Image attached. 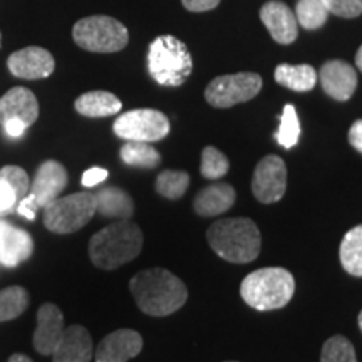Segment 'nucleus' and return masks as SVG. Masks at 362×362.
Masks as SVG:
<instances>
[{
  "mask_svg": "<svg viewBox=\"0 0 362 362\" xmlns=\"http://www.w3.org/2000/svg\"><path fill=\"white\" fill-rule=\"evenodd\" d=\"M107 176H110V171L104 170V168H99V166H94V168H89L88 171H84L81 183H83V187H86V188H93V187H96V185L103 183Z\"/></svg>",
  "mask_w": 362,
  "mask_h": 362,
  "instance_id": "obj_36",
  "label": "nucleus"
},
{
  "mask_svg": "<svg viewBox=\"0 0 362 362\" xmlns=\"http://www.w3.org/2000/svg\"><path fill=\"white\" fill-rule=\"evenodd\" d=\"M8 362H34V361L25 354H12L11 359H8Z\"/></svg>",
  "mask_w": 362,
  "mask_h": 362,
  "instance_id": "obj_40",
  "label": "nucleus"
},
{
  "mask_svg": "<svg viewBox=\"0 0 362 362\" xmlns=\"http://www.w3.org/2000/svg\"><path fill=\"white\" fill-rule=\"evenodd\" d=\"M296 279L280 267H267L248 274L240 285V296L252 309L265 312L282 309L292 300Z\"/></svg>",
  "mask_w": 362,
  "mask_h": 362,
  "instance_id": "obj_4",
  "label": "nucleus"
},
{
  "mask_svg": "<svg viewBox=\"0 0 362 362\" xmlns=\"http://www.w3.org/2000/svg\"><path fill=\"white\" fill-rule=\"evenodd\" d=\"M94 198H96V214L104 218L129 220L134 214L133 198L121 188H103L94 194Z\"/></svg>",
  "mask_w": 362,
  "mask_h": 362,
  "instance_id": "obj_21",
  "label": "nucleus"
},
{
  "mask_svg": "<svg viewBox=\"0 0 362 362\" xmlns=\"http://www.w3.org/2000/svg\"><path fill=\"white\" fill-rule=\"evenodd\" d=\"M357 320H359V329H361V332H362V310H361V314H359V319H357Z\"/></svg>",
  "mask_w": 362,
  "mask_h": 362,
  "instance_id": "obj_42",
  "label": "nucleus"
},
{
  "mask_svg": "<svg viewBox=\"0 0 362 362\" xmlns=\"http://www.w3.org/2000/svg\"><path fill=\"white\" fill-rule=\"evenodd\" d=\"M76 111L86 117H107L117 115L123 107V103L107 90H90L81 94L74 103Z\"/></svg>",
  "mask_w": 362,
  "mask_h": 362,
  "instance_id": "obj_22",
  "label": "nucleus"
},
{
  "mask_svg": "<svg viewBox=\"0 0 362 362\" xmlns=\"http://www.w3.org/2000/svg\"><path fill=\"white\" fill-rule=\"evenodd\" d=\"M0 44H2V34H0Z\"/></svg>",
  "mask_w": 362,
  "mask_h": 362,
  "instance_id": "obj_43",
  "label": "nucleus"
},
{
  "mask_svg": "<svg viewBox=\"0 0 362 362\" xmlns=\"http://www.w3.org/2000/svg\"><path fill=\"white\" fill-rule=\"evenodd\" d=\"M206 240L220 259L232 264H250L259 257L262 237L250 218H223L210 225Z\"/></svg>",
  "mask_w": 362,
  "mask_h": 362,
  "instance_id": "obj_3",
  "label": "nucleus"
},
{
  "mask_svg": "<svg viewBox=\"0 0 362 362\" xmlns=\"http://www.w3.org/2000/svg\"><path fill=\"white\" fill-rule=\"evenodd\" d=\"M2 128L6 131L8 138L12 139L21 138V136H24V133L27 131V126L24 123H21V121H7V123L2 124Z\"/></svg>",
  "mask_w": 362,
  "mask_h": 362,
  "instance_id": "obj_39",
  "label": "nucleus"
},
{
  "mask_svg": "<svg viewBox=\"0 0 362 362\" xmlns=\"http://www.w3.org/2000/svg\"><path fill=\"white\" fill-rule=\"evenodd\" d=\"M356 66H357V69L362 72V45H361L359 51H357V54H356Z\"/></svg>",
  "mask_w": 362,
  "mask_h": 362,
  "instance_id": "obj_41",
  "label": "nucleus"
},
{
  "mask_svg": "<svg viewBox=\"0 0 362 362\" xmlns=\"http://www.w3.org/2000/svg\"><path fill=\"white\" fill-rule=\"evenodd\" d=\"M262 78L255 72H238L215 78L205 89L208 104L218 110H226L235 104L250 101L260 93Z\"/></svg>",
  "mask_w": 362,
  "mask_h": 362,
  "instance_id": "obj_9",
  "label": "nucleus"
},
{
  "mask_svg": "<svg viewBox=\"0 0 362 362\" xmlns=\"http://www.w3.org/2000/svg\"><path fill=\"white\" fill-rule=\"evenodd\" d=\"M143 248V232L129 220L104 226L89 240L90 262L101 270H115L129 264Z\"/></svg>",
  "mask_w": 362,
  "mask_h": 362,
  "instance_id": "obj_2",
  "label": "nucleus"
},
{
  "mask_svg": "<svg viewBox=\"0 0 362 362\" xmlns=\"http://www.w3.org/2000/svg\"><path fill=\"white\" fill-rule=\"evenodd\" d=\"M319 81L325 94L336 101H347L357 88V72L346 61H327L320 67Z\"/></svg>",
  "mask_w": 362,
  "mask_h": 362,
  "instance_id": "obj_12",
  "label": "nucleus"
},
{
  "mask_svg": "<svg viewBox=\"0 0 362 362\" xmlns=\"http://www.w3.org/2000/svg\"><path fill=\"white\" fill-rule=\"evenodd\" d=\"M29 305V292L21 285L0 291V322H7L22 315Z\"/></svg>",
  "mask_w": 362,
  "mask_h": 362,
  "instance_id": "obj_26",
  "label": "nucleus"
},
{
  "mask_svg": "<svg viewBox=\"0 0 362 362\" xmlns=\"http://www.w3.org/2000/svg\"><path fill=\"white\" fill-rule=\"evenodd\" d=\"M7 66L11 74L16 78L34 81L49 78L56 69V61L47 49L30 45V47H24L11 54Z\"/></svg>",
  "mask_w": 362,
  "mask_h": 362,
  "instance_id": "obj_11",
  "label": "nucleus"
},
{
  "mask_svg": "<svg viewBox=\"0 0 362 362\" xmlns=\"http://www.w3.org/2000/svg\"><path fill=\"white\" fill-rule=\"evenodd\" d=\"M96 215V198L93 193L81 192L56 200L44 206V225L54 233H74L88 225Z\"/></svg>",
  "mask_w": 362,
  "mask_h": 362,
  "instance_id": "obj_7",
  "label": "nucleus"
},
{
  "mask_svg": "<svg viewBox=\"0 0 362 362\" xmlns=\"http://www.w3.org/2000/svg\"><path fill=\"white\" fill-rule=\"evenodd\" d=\"M39 203L35 200V197L33 193H27L22 200L17 203V214L25 216L27 220L34 221L35 220V214H37L39 210Z\"/></svg>",
  "mask_w": 362,
  "mask_h": 362,
  "instance_id": "obj_35",
  "label": "nucleus"
},
{
  "mask_svg": "<svg viewBox=\"0 0 362 362\" xmlns=\"http://www.w3.org/2000/svg\"><path fill=\"white\" fill-rule=\"evenodd\" d=\"M67 181H69V176L64 166L59 161L47 160L37 168V173L30 185V193L35 197L39 206L44 208L61 197L67 187Z\"/></svg>",
  "mask_w": 362,
  "mask_h": 362,
  "instance_id": "obj_15",
  "label": "nucleus"
},
{
  "mask_svg": "<svg viewBox=\"0 0 362 362\" xmlns=\"http://www.w3.org/2000/svg\"><path fill=\"white\" fill-rule=\"evenodd\" d=\"M300 138V123L293 104H285L280 115V126L275 133V141L285 149H291L298 143Z\"/></svg>",
  "mask_w": 362,
  "mask_h": 362,
  "instance_id": "obj_29",
  "label": "nucleus"
},
{
  "mask_svg": "<svg viewBox=\"0 0 362 362\" xmlns=\"http://www.w3.org/2000/svg\"><path fill=\"white\" fill-rule=\"evenodd\" d=\"M112 131L124 141L155 143L168 136L170 121L158 110H133L117 117Z\"/></svg>",
  "mask_w": 362,
  "mask_h": 362,
  "instance_id": "obj_8",
  "label": "nucleus"
},
{
  "mask_svg": "<svg viewBox=\"0 0 362 362\" xmlns=\"http://www.w3.org/2000/svg\"><path fill=\"white\" fill-rule=\"evenodd\" d=\"M329 12L322 0H298L296 19L307 30L320 29L327 22Z\"/></svg>",
  "mask_w": 362,
  "mask_h": 362,
  "instance_id": "obj_28",
  "label": "nucleus"
},
{
  "mask_svg": "<svg viewBox=\"0 0 362 362\" xmlns=\"http://www.w3.org/2000/svg\"><path fill=\"white\" fill-rule=\"evenodd\" d=\"M39 117V103L30 89L12 88L0 98V124L7 121H21L27 128L33 126Z\"/></svg>",
  "mask_w": 362,
  "mask_h": 362,
  "instance_id": "obj_13",
  "label": "nucleus"
},
{
  "mask_svg": "<svg viewBox=\"0 0 362 362\" xmlns=\"http://www.w3.org/2000/svg\"><path fill=\"white\" fill-rule=\"evenodd\" d=\"M181 2L189 12H206L218 6L220 0H181Z\"/></svg>",
  "mask_w": 362,
  "mask_h": 362,
  "instance_id": "obj_37",
  "label": "nucleus"
},
{
  "mask_svg": "<svg viewBox=\"0 0 362 362\" xmlns=\"http://www.w3.org/2000/svg\"><path fill=\"white\" fill-rule=\"evenodd\" d=\"M320 362H357L354 346L344 336L330 337L322 346Z\"/></svg>",
  "mask_w": 362,
  "mask_h": 362,
  "instance_id": "obj_30",
  "label": "nucleus"
},
{
  "mask_svg": "<svg viewBox=\"0 0 362 362\" xmlns=\"http://www.w3.org/2000/svg\"><path fill=\"white\" fill-rule=\"evenodd\" d=\"M349 144L362 155V119H357L349 129Z\"/></svg>",
  "mask_w": 362,
  "mask_h": 362,
  "instance_id": "obj_38",
  "label": "nucleus"
},
{
  "mask_svg": "<svg viewBox=\"0 0 362 362\" xmlns=\"http://www.w3.org/2000/svg\"><path fill=\"white\" fill-rule=\"evenodd\" d=\"M141 349V334L131 329H119L99 342L94 357L96 362H128L138 356Z\"/></svg>",
  "mask_w": 362,
  "mask_h": 362,
  "instance_id": "obj_14",
  "label": "nucleus"
},
{
  "mask_svg": "<svg viewBox=\"0 0 362 362\" xmlns=\"http://www.w3.org/2000/svg\"><path fill=\"white\" fill-rule=\"evenodd\" d=\"M230 163L223 153L214 146L203 148L202 151V166L200 173L206 180H218L228 173Z\"/></svg>",
  "mask_w": 362,
  "mask_h": 362,
  "instance_id": "obj_31",
  "label": "nucleus"
},
{
  "mask_svg": "<svg viewBox=\"0 0 362 362\" xmlns=\"http://www.w3.org/2000/svg\"><path fill=\"white\" fill-rule=\"evenodd\" d=\"M235 198L237 193L232 185L215 183L200 189L193 200V208L200 216H218L233 206Z\"/></svg>",
  "mask_w": 362,
  "mask_h": 362,
  "instance_id": "obj_20",
  "label": "nucleus"
},
{
  "mask_svg": "<svg viewBox=\"0 0 362 362\" xmlns=\"http://www.w3.org/2000/svg\"><path fill=\"white\" fill-rule=\"evenodd\" d=\"M74 42L89 52H117L129 42L128 29L107 16H90L76 22L72 29Z\"/></svg>",
  "mask_w": 362,
  "mask_h": 362,
  "instance_id": "obj_6",
  "label": "nucleus"
},
{
  "mask_svg": "<svg viewBox=\"0 0 362 362\" xmlns=\"http://www.w3.org/2000/svg\"><path fill=\"white\" fill-rule=\"evenodd\" d=\"M119 155L126 165L134 168L153 170L161 163V155L151 146V143L126 141Z\"/></svg>",
  "mask_w": 362,
  "mask_h": 362,
  "instance_id": "obj_25",
  "label": "nucleus"
},
{
  "mask_svg": "<svg viewBox=\"0 0 362 362\" xmlns=\"http://www.w3.org/2000/svg\"><path fill=\"white\" fill-rule=\"evenodd\" d=\"M275 81L287 89L297 90V93H307V90L315 88L317 72L309 64H280L275 69Z\"/></svg>",
  "mask_w": 362,
  "mask_h": 362,
  "instance_id": "obj_23",
  "label": "nucleus"
},
{
  "mask_svg": "<svg viewBox=\"0 0 362 362\" xmlns=\"http://www.w3.org/2000/svg\"><path fill=\"white\" fill-rule=\"evenodd\" d=\"M34 252V240L25 230L0 218V264L17 267L29 260Z\"/></svg>",
  "mask_w": 362,
  "mask_h": 362,
  "instance_id": "obj_16",
  "label": "nucleus"
},
{
  "mask_svg": "<svg viewBox=\"0 0 362 362\" xmlns=\"http://www.w3.org/2000/svg\"><path fill=\"white\" fill-rule=\"evenodd\" d=\"M287 189V166L277 155L262 158L252 178L253 197L260 203L270 205L279 202Z\"/></svg>",
  "mask_w": 362,
  "mask_h": 362,
  "instance_id": "obj_10",
  "label": "nucleus"
},
{
  "mask_svg": "<svg viewBox=\"0 0 362 362\" xmlns=\"http://www.w3.org/2000/svg\"><path fill=\"white\" fill-rule=\"evenodd\" d=\"M226 362H237V361H226Z\"/></svg>",
  "mask_w": 362,
  "mask_h": 362,
  "instance_id": "obj_44",
  "label": "nucleus"
},
{
  "mask_svg": "<svg viewBox=\"0 0 362 362\" xmlns=\"http://www.w3.org/2000/svg\"><path fill=\"white\" fill-rule=\"evenodd\" d=\"M329 13L342 17V19H354L362 13V0H322Z\"/></svg>",
  "mask_w": 362,
  "mask_h": 362,
  "instance_id": "obj_33",
  "label": "nucleus"
},
{
  "mask_svg": "<svg viewBox=\"0 0 362 362\" xmlns=\"http://www.w3.org/2000/svg\"><path fill=\"white\" fill-rule=\"evenodd\" d=\"M260 19L269 30L272 39L279 44H292L297 39V19L288 6L279 0H270L260 8Z\"/></svg>",
  "mask_w": 362,
  "mask_h": 362,
  "instance_id": "obj_18",
  "label": "nucleus"
},
{
  "mask_svg": "<svg viewBox=\"0 0 362 362\" xmlns=\"http://www.w3.org/2000/svg\"><path fill=\"white\" fill-rule=\"evenodd\" d=\"M189 187V175L187 171L165 170L156 178V192L168 200H180Z\"/></svg>",
  "mask_w": 362,
  "mask_h": 362,
  "instance_id": "obj_27",
  "label": "nucleus"
},
{
  "mask_svg": "<svg viewBox=\"0 0 362 362\" xmlns=\"http://www.w3.org/2000/svg\"><path fill=\"white\" fill-rule=\"evenodd\" d=\"M64 329V315L57 305H40L37 310V327L34 332L35 351L42 356H51Z\"/></svg>",
  "mask_w": 362,
  "mask_h": 362,
  "instance_id": "obj_19",
  "label": "nucleus"
},
{
  "mask_svg": "<svg viewBox=\"0 0 362 362\" xmlns=\"http://www.w3.org/2000/svg\"><path fill=\"white\" fill-rule=\"evenodd\" d=\"M129 291L136 305L146 315L175 314L188 300V288L181 279L166 269L141 270L131 279Z\"/></svg>",
  "mask_w": 362,
  "mask_h": 362,
  "instance_id": "obj_1",
  "label": "nucleus"
},
{
  "mask_svg": "<svg viewBox=\"0 0 362 362\" xmlns=\"http://www.w3.org/2000/svg\"><path fill=\"white\" fill-rule=\"evenodd\" d=\"M339 259L344 270L352 277H362V225H357L344 235Z\"/></svg>",
  "mask_w": 362,
  "mask_h": 362,
  "instance_id": "obj_24",
  "label": "nucleus"
},
{
  "mask_svg": "<svg viewBox=\"0 0 362 362\" xmlns=\"http://www.w3.org/2000/svg\"><path fill=\"white\" fill-rule=\"evenodd\" d=\"M19 198H17L16 192L6 180L0 178V216L11 214L13 206H17Z\"/></svg>",
  "mask_w": 362,
  "mask_h": 362,
  "instance_id": "obj_34",
  "label": "nucleus"
},
{
  "mask_svg": "<svg viewBox=\"0 0 362 362\" xmlns=\"http://www.w3.org/2000/svg\"><path fill=\"white\" fill-rule=\"evenodd\" d=\"M148 71L160 86L178 88L192 76V54L180 39L160 35L149 45Z\"/></svg>",
  "mask_w": 362,
  "mask_h": 362,
  "instance_id": "obj_5",
  "label": "nucleus"
},
{
  "mask_svg": "<svg viewBox=\"0 0 362 362\" xmlns=\"http://www.w3.org/2000/svg\"><path fill=\"white\" fill-rule=\"evenodd\" d=\"M0 178H4L8 185H11L13 192L17 194V198H19V202L25 197L30 188L29 176H27V173L21 168V166H16V165L4 166V168L0 170Z\"/></svg>",
  "mask_w": 362,
  "mask_h": 362,
  "instance_id": "obj_32",
  "label": "nucleus"
},
{
  "mask_svg": "<svg viewBox=\"0 0 362 362\" xmlns=\"http://www.w3.org/2000/svg\"><path fill=\"white\" fill-rule=\"evenodd\" d=\"M51 356L52 362H90L94 349L88 329L79 324L66 327Z\"/></svg>",
  "mask_w": 362,
  "mask_h": 362,
  "instance_id": "obj_17",
  "label": "nucleus"
}]
</instances>
